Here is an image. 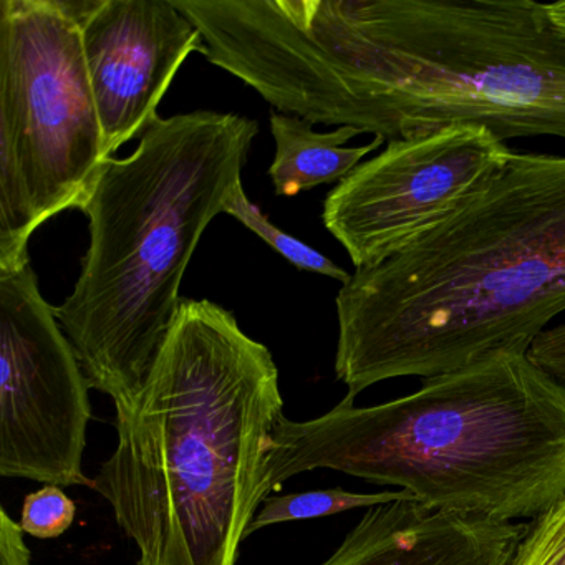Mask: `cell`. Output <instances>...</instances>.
<instances>
[{
    "mask_svg": "<svg viewBox=\"0 0 565 565\" xmlns=\"http://www.w3.org/2000/svg\"><path fill=\"white\" fill-rule=\"evenodd\" d=\"M21 524L0 508V565H32V552Z\"/></svg>",
    "mask_w": 565,
    "mask_h": 565,
    "instance_id": "e0dca14e",
    "label": "cell"
},
{
    "mask_svg": "<svg viewBox=\"0 0 565 565\" xmlns=\"http://www.w3.org/2000/svg\"><path fill=\"white\" fill-rule=\"evenodd\" d=\"M269 121L276 141L269 177L277 196H297L320 184L340 183L385 143L383 138L375 137L363 147H347L362 131L340 127L320 134L309 121L276 110L270 111Z\"/></svg>",
    "mask_w": 565,
    "mask_h": 565,
    "instance_id": "8fae6325",
    "label": "cell"
},
{
    "mask_svg": "<svg viewBox=\"0 0 565 565\" xmlns=\"http://www.w3.org/2000/svg\"><path fill=\"white\" fill-rule=\"evenodd\" d=\"M316 469L396 486L461 518L534 521L565 495V382L529 352H502L392 402L343 398L319 418L284 416L267 498Z\"/></svg>",
    "mask_w": 565,
    "mask_h": 565,
    "instance_id": "277c9868",
    "label": "cell"
},
{
    "mask_svg": "<svg viewBox=\"0 0 565 565\" xmlns=\"http://www.w3.org/2000/svg\"><path fill=\"white\" fill-rule=\"evenodd\" d=\"M279 369L217 303L181 299L117 448L94 488L138 548L137 565H236L260 505Z\"/></svg>",
    "mask_w": 565,
    "mask_h": 565,
    "instance_id": "3957f363",
    "label": "cell"
},
{
    "mask_svg": "<svg viewBox=\"0 0 565 565\" xmlns=\"http://www.w3.org/2000/svg\"><path fill=\"white\" fill-rule=\"evenodd\" d=\"M525 529L388 502L370 508L320 565H509Z\"/></svg>",
    "mask_w": 565,
    "mask_h": 565,
    "instance_id": "30bf717a",
    "label": "cell"
},
{
    "mask_svg": "<svg viewBox=\"0 0 565 565\" xmlns=\"http://www.w3.org/2000/svg\"><path fill=\"white\" fill-rule=\"evenodd\" d=\"M78 0H0V273L51 217L84 210L108 160Z\"/></svg>",
    "mask_w": 565,
    "mask_h": 565,
    "instance_id": "8992f818",
    "label": "cell"
},
{
    "mask_svg": "<svg viewBox=\"0 0 565 565\" xmlns=\"http://www.w3.org/2000/svg\"><path fill=\"white\" fill-rule=\"evenodd\" d=\"M547 8L548 12H551L552 21L565 31V0L552 2V4H547Z\"/></svg>",
    "mask_w": 565,
    "mask_h": 565,
    "instance_id": "ac0fdd59",
    "label": "cell"
},
{
    "mask_svg": "<svg viewBox=\"0 0 565 565\" xmlns=\"http://www.w3.org/2000/svg\"><path fill=\"white\" fill-rule=\"evenodd\" d=\"M529 355L542 369L565 382V322L541 333L529 349Z\"/></svg>",
    "mask_w": 565,
    "mask_h": 565,
    "instance_id": "2e32d148",
    "label": "cell"
},
{
    "mask_svg": "<svg viewBox=\"0 0 565 565\" xmlns=\"http://www.w3.org/2000/svg\"><path fill=\"white\" fill-rule=\"evenodd\" d=\"M512 148L481 125H448L388 141L323 201L326 230L355 269L402 253L476 200Z\"/></svg>",
    "mask_w": 565,
    "mask_h": 565,
    "instance_id": "52a82bcc",
    "label": "cell"
},
{
    "mask_svg": "<svg viewBox=\"0 0 565 565\" xmlns=\"http://www.w3.org/2000/svg\"><path fill=\"white\" fill-rule=\"evenodd\" d=\"M396 501H415L406 491L352 492L342 488L319 489V491L294 492V494L267 498L247 529L246 537L254 532L286 522L307 521L342 514L353 509H370Z\"/></svg>",
    "mask_w": 565,
    "mask_h": 565,
    "instance_id": "7c38bea8",
    "label": "cell"
},
{
    "mask_svg": "<svg viewBox=\"0 0 565 565\" xmlns=\"http://www.w3.org/2000/svg\"><path fill=\"white\" fill-rule=\"evenodd\" d=\"M296 77L312 125L565 138V31L534 0H322Z\"/></svg>",
    "mask_w": 565,
    "mask_h": 565,
    "instance_id": "7a4b0ae2",
    "label": "cell"
},
{
    "mask_svg": "<svg viewBox=\"0 0 565 565\" xmlns=\"http://www.w3.org/2000/svg\"><path fill=\"white\" fill-rule=\"evenodd\" d=\"M509 565H565V495L527 524Z\"/></svg>",
    "mask_w": 565,
    "mask_h": 565,
    "instance_id": "5bb4252c",
    "label": "cell"
},
{
    "mask_svg": "<svg viewBox=\"0 0 565 565\" xmlns=\"http://www.w3.org/2000/svg\"><path fill=\"white\" fill-rule=\"evenodd\" d=\"M87 376L31 263L0 273V475L88 486Z\"/></svg>",
    "mask_w": 565,
    "mask_h": 565,
    "instance_id": "ba28073f",
    "label": "cell"
},
{
    "mask_svg": "<svg viewBox=\"0 0 565 565\" xmlns=\"http://www.w3.org/2000/svg\"><path fill=\"white\" fill-rule=\"evenodd\" d=\"M77 505L58 486H44L25 495L21 524L35 539H57L74 524Z\"/></svg>",
    "mask_w": 565,
    "mask_h": 565,
    "instance_id": "9a60e30c",
    "label": "cell"
},
{
    "mask_svg": "<svg viewBox=\"0 0 565 565\" xmlns=\"http://www.w3.org/2000/svg\"><path fill=\"white\" fill-rule=\"evenodd\" d=\"M82 44L108 157L141 138L201 32L173 0H78Z\"/></svg>",
    "mask_w": 565,
    "mask_h": 565,
    "instance_id": "9c48e42d",
    "label": "cell"
},
{
    "mask_svg": "<svg viewBox=\"0 0 565 565\" xmlns=\"http://www.w3.org/2000/svg\"><path fill=\"white\" fill-rule=\"evenodd\" d=\"M224 213L236 217L247 230L257 234L264 243L269 244L276 253H279L284 259L289 260L297 269L330 277V279L339 280L342 286H345L352 277V274L337 266L333 260L310 247L309 244L302 243L297 237L290 236V234L284 233L282 230L274 226L267 220V216H264L263 211L256 204L250 203L249 198L244 193L243 184L234 191L233 196L227 201Z\"/></svg>",
    "mask_w": 565,
    "mask_h": 565,
    "instance_id": "4fadbf2b",
    "label": "cell"
},
{
    "mask_svg": "<svg viewBox=\"0 0 565 565\" xmlns=\"http://www.w3.org/2000/svg\"><path fill=\"white\" fill-rule=\"evenodd\" d=\"M335 303V375L350 402L386 380L529 352L565 312V154L512 151L472 203L355 269Z\"/></svg>",
    "mask_w": 565,
    "mask_h": 565,
    "instance_id": "6da1fadb",
    "label": "cell"
},
{
    "mask_svg": "<svg viewBox=\"0 0 565 565\" xmlns=\"http://www.w3.org/2000/svg\"><path fill=\"white\" fill-rule=\"evenodd\" d=\"M259 124L196 110L157 118L134 154L110 158L85 204L90 246L55 317L90 388L134 408L180 307L206 227L243 184Z\"/></svg>",
    "mask_w": 565,
    "mask_h": 565,
    "instance_id": "5b68a950",
    "label": "cell"
}]
</instances>
